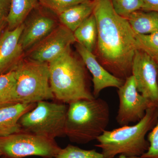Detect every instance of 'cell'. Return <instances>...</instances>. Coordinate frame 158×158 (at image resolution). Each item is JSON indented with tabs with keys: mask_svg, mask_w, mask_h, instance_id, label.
Instances as JSON below:
<instances>
[{
	"mask_svg": "<svg viewBox=\"0 0 158 158\" xmlns=\"http://www.w3.org/2000/svg\"><path fill=\"white\" fill-rule=\"evenodd\" d=\"M93 14L97 24L94 52L99 62L110 73L125 81L132 75L137 48L135 35L126 18L117 14L111 0H94Z\"/></svg>",
	"mask_w": 158,
	"mask_h": 158,
	"instance_id": "obj_1",
	"label": "cell"
},
{
	"mask_svg": "<svg viewBox=\"0 0 158 158\" xmlns=\"http://www.w3.org/2000/svg\"><path fill=\"white\" fill-rule=\"evenodd\" d=\"M49 81L55 99L69 104L77 101L95 98L82 60L74 56L71 47L48 62Z\"/></svg>",
	"mask_w": 158,
	"mask_h": 158,
	"instance_id": "obj_2",
	"label": "cell"
},
{
	"mask_svg": "<svg viewBox=\"0 0 158 158\" xmlns=\"http://www.w3.org/2000/svg\"><path fill=\"white\" fill-rule=\"evenodd\" d=\"M158 121V107L153 106L146 110L144 117L134 125L105 131L97 138L98 143L95 146L102 149L104 158H114L118 155L141 156L149 146L145 136Z\"/></svg>",
	"mask_w": 158,
	"mask_h": 158,
	"instance_id": "obj_3",
	"label": "cell"
},
{
	"mask_svg": "<svg viewBox=\"0 0 158 158\" xmlns=\"http://www.w3.org/2000/svg\"><path fill=\"white\" fill-rule=\"evenodd\" d=\"M110 120V106L103 99L73 102L68 104L65 136L73 143L87 144L103 134Z\"/></svg>",
	"mask_w": 158,
	"mask_h": 158,
	"instance_id": "obj_4",
	"label": "cell"
},
{
	"mask_svg": "<svg viewBox=\"0 0 158 158\" xmlns=\"http://www.w3.org/2000/svg\"><path fill=\"white\" fill-rule=\"evenodd\" d=\"M13 70L18 103H37L55 99L50 85L48 62L22 59Z\"/></svg>",
	"mask_w": 158,
	"mask_h": 158,
	"instance_id": "obj_5",
	"label": "cell"
},
{
	"mask_svg": "<svg viewBox=\"0 0 158 158\" xmlns=\"http://www.w3.org/2000/svg\"><path fill=\"white\" fill-rule=\"evenodd\" d=\"M68 105L44 101L24 114L19 123L23 131L55 139L65 136Z\"/></svg>",
	"mask_w": 158,
	"mask_h": 158,
	"instance_id": "obj_6",
	"label": "cell"
},
{
	"mask_svg": "<svg viewBox=\"0 0 158 158\" xmlns=\"http://www.w3.org/2000/svg\"><path fill=\"white\" fill-rule=\"evenodd\" d=\"M61 149L55 139L23 131L0 137V153L8 158H53Z\"/></svg>",
	"mask_w": 158,
	"mask_h": 158,
	"instance_id": "obj_7",
	"label": "cell"
},
{
	"mask_svg": "<svg viewBox=\"0 0 158 158\" xmlns=\"http://www.w3.org/2000/svg\"><path fill=\"white\" fill-rule=\"evenodd\" d=\"M117 94L119 106L116 120L121 127L137 123L144 117L148 109L156 106L138 92L132 75L118 88Z\"/></svg>",
	"mask_w": 158,
	"mask_h": 158,
	"instance_id": "obj_8",
	"label": "cell"
},
{
	"mask_svg": "<svg viewBox=\"0 0 158 158\" xmlns=\"http://www.w3.org/2000/svg\"><path fill=\"white\" fill-rule=\"evenodd\" d=\"M138 92L158 107V65L148 54L137 49L132 65Z\"/></svg>",
	"mask_w": 158,
	"mask_h": 158,
	"instance_id": "obj_9",
	"label": "cell"
},
{
	"mask_svg": "<svg viewBox=\"0 0 158 158\" xmlns=\"http://www.w3.org/2000/svg\"><path fill=\"white\" fill-rule=\"evenodd\" d=\"M75 42L73 32L62 24L58 25L44 39L28 51L27 58L48 63Z\"/></svg>",
	"mask_w": 158,
	"mask_h": 158,
	"instance_id": "obj_10",
	"label": "cell"
},
{
	"mask_svg": "<svg viewBox=\"0 0 158 158\" xmlns=\"http://www.w3.org/2000/svg\"><path fill=\"white\" fill-rule=\"evenodd\" d=\"M76 49L84 64L92 76L93 94L98 98L102 90L108 88H118L125 81L110 73L101 65L94 53L77 43Z\"/></svg>",
	"mask_w": 158,
	"mask_h": 158,
	"instance_id": "obj_11",
	"label": "cell"
},
{
	"mask_svg": "<svg viewBox=\"0 0 158 158\" xmlns=\"http://www.w3.org/2000/svg\"><path fill=\"white\" fill-rule=\"evenodd\" d=\"M23 23L12 31L8 29L0 36V75L14 69L22 60L24 52L19 39Z\"/></svg>",
	"mask_w": 158,
	"mask_h": 158,
	"instance_id": "obj_12",
	"label": "cell"
},
{
	"mask_svg": "<svg viewBox=\"0 0 158 158\" xmlns=\"http://www.w3.org/2000/svg\"><path fill=\"white\" fill-rule=\"evenodd\" d=\"M58 25L54 19L38 15L23 23L19 43L24 52H27L44 39Z\"/></svg>",
	"mask_w": 158,
	"mask_h": 158,
	"instance_id": "obj_13",
	"label": "cell"
},
{
	"mask_svg": "<svg viewBox=\"0 0 158 158\" xmlns=\"http://www.w3.org/2000/svg\"><path fill=\"white\" fill-rule=\"evenodd\" d=\"M37 103H22L0 108V137L22 131L19 123L22 116L36 106Z\"/></svg>",
	"mask_w": 158,
	"mask_h": 158,
	"instance_id": "obj_14",
	"label": "cell"
},
{
	"mask_svg": "<svg viewBox=\"0 0 158 158\" xmlns=\"http://www.w3.org/2000/svg\"><path fill=\"white\" fill-rule=\"evenodd\" d=\"M94 7V0L80 3L59 14V21L62 25L73 33L85 20L93 14Z\"/></svg>",
	"mask_w": 158,
	"mask_h": 158,
	"instance_id": "obj_15",
	"label": "cell"
},
{
	"mask_svg": "<svg viewBox=\"0 0 158 158\" xmlns=\"http://www.w3.org/2000/svg\"><path fill=\"white\" fill-rule=\"evenodd\" d=\"M127 19L136 34L158 32V12L138 10L132 13Z\"/></svg>",
	"mask_w": 158,
	"mask_h": 158,
	"instance_id": "obj_16",
	"label": "cell"
},
{
	"mask_svg": "<svg viewBox=\"0 0 158 158\" xmlns=\"http://www.w3.org/2000/svg\"><path fill=\"white\" fill-rule=\"evenodd\" d=\"M39 0H11L10 10L6 19L7 29L12 31L24 22Z\"/></svg>",
	"mask_w": 158,
	"mask_h": 158,
	"instance_id": "obj_17",
	"label": "cell"
},
{
	"mask_svg": "<svg viewBox=\"0 0 158 158\" xmlns=\"http://www.w3.org/2000/svg\"><path fill=\"white\" fill-rule=\"evenodd\" d=\"M76 42L94 53L97 43V24L93 13L73 32Z\"/></svg>",
	"mask_w": 158,
	"mask_h": 158,
	"instance_id": "obj_18",
	"label": "cell"
},
{
	"mask_svg": "<svg viewBox=\"0 0 158 158\" xmlns=\"http://www.w3.org/2000/svg\"><path fill=\"white\" fill-rule=\"evenodd\" d=\"M14 70L0 75V108L17 103Z\"/></svg>",
	"mask_w": 158,
	"mask_h": 158,
	"instance_id": "obj_19",
	"label": "cell"
},
{
	"mask_svg": "<svg viewBox=\"0 0 158 158\" xmlns=\"http://www.w3.org/2000/svg\"><path fill=\"white\" fill-rule=\"evenodd\" d=\"M137 48L141 50L158 63V32L148 34H136Z\"/></svg>",
	"mask_w": 158,
	"mask_h": 158,
	"instance_id": "obj_20",
	"label": "cell"
},
{
	"mask_svg": "<svg viewBox=\"0 0 158 158\" xmlns=\"http://www.w3.org/2000/svg\"><path fill=\"white\" fill-rule=\"evenodd\" d=\"M55 158H104L102 153L95 149L84 150L77 146L68 144L59 151Z\"/></svg>",
	"mask_w": 158,
	"mask_h": 158,
	"instance_id": "obj_21",
	"label": "cell"
},
{
	"mask_svg": "<svg viewBox=\"0 0 158 158\" xmlns=\"http://www.w3.org/2000/svg\"><path fill=\"white\" fill-rule=\"evenodd\" d=\"M115 11L120 16L127 19L133 12L141 10L143 0H111Z\"/></svg>",
	"mask_w": 158,
	"mask_h": 158,
	"instance_id": "obj_22",
	"label": "cell"
},
{
	"mask_svg": "<svg viewBox=\"0 0 158 158\" xmlns=\"http://www.w3.org/2000/svg\"><path fill=\"white\" fill-rule=\"evenodd\" d=\"M89 0H42L43 2L59 15L73 6Z\"/></svg>",
	"mask_w": 158,
	"mask_h": 158,
	"instance_id": "obj_23",
	"label": "cell"
},
{
	"mask_svg": "<svg viewBox=\"0 0 158 158\" xmlns=\"http://www.w3.org/2000/svg\"><path fill=\"white\" fill-rule=\"evenodd\" d=\"M149 143L148 149L141 156L145 158H158V121L148 135Z\"/></svg>",
	"mask_w": 158,
	"mask_h": 158,
	"instance_id": "obj_24",
	"label": "cell"
},
{
	"mask_svg": "<svg viewBox=\"0 0 158 158\" xmlns=\"http://www.w3.org/2000/svg\"><path fill=\"white\" fill-rule=\"evenodd\" d=\"M11 0H0V23L6 21L10 10Z\"/></svg>",
	"mask_w": 158,
	"mask_h": 158,
	"instance_id": "obj_25",
	"label": "cell"
},
{
	"mask_svg": "<svg viewBox=\"0 0 158 158\" xmlns=\"http://www.w3.org/2000/svg\"><path fill=\"white\" fill-rule=\"evenodd\" d=\"M144 4L141 10L158 12V0H143Z\"/></svg>",
	"mask_w": 158,
	"mask_h": 158,
	"instance_id": "obj_26",
	"label": "cell"
},
{
	"mask_svg": "<svg viewBox=\"0 0 158 158\" xmlns=\"http://www.w3.org/2000/svg\"><path fill=\"white\" fill-rule=\"evenodd\" d=\"M6 24V21H4L0 23V36L2 33L3 29H4Z\"/></svg>",
	"mask_w": 158,
	"mask_h": 158,
	"instance_id": "obj_27",
	"label": "cell"
},
{
	"mask_svg": "<svg viewBox=\"0 0 158 158\" xmlns=\"http://www.w3.org/2000/svg\"><path fill=\"white\" fill-rule=\"evenodd\" d=\"M118 158H145L143 157L142 156H138V157H127L126 156L122 155H120L118 156Z\"/></svg>",
	"mask_w": 158,
	"mask_h": 158,
	"instance_id": "obj_28",
	"label": "cell"
},
{
	"mask_svg": "<svg viewBox=\"0 0 158 158\" xmlns=\"http://www.w3.org/2000/svg\"><path fill=\"white\" fill-rule=\"evenodd\" d=\"M8 158L6 157L5 156H1V158Z\"/></svg>",
	"mask_w": 158,
	"mask_h": 158,
	"instance_id": "obj_29",
	"label": "cell"
},
{
	"mask_svg": "<svg viewBox=\"0 0 158 158\" xmlns=\"http://www.w3.org/2000/svg\"></svg>",
	"mask_w": 158,
	"mask_h": 158,
	"instance_id": "obj_30",
	"label": "cell"
},
{
	"mask_svg": "<svg viewBox=\"0 0 158 158\" xmlns=\"http://www.w3.org/2000/svg\"><path fill=\"white\" fill-rule=\"evenodd\" d=\"M1 156V153H0V156Z\"/></svg>",
	"mask_w": 158,
	"mask_h": 158,
	"instance_id": "obj_31",
	"label": "cell"
}]
</instances>
